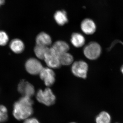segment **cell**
<instances>
[{
  "label": "cell",
  "mask_w": 123,
  "mask_h": 123,
  "mask_svg": "<svg viewBox=\"0 0 123 123\" xmlns=\"http://www.w3.org/2000/svg\"><path fill=\"white\" fill-rule=\"evenodd\" d=\"M54 17L56 22L60 25H63L68 22L67 14L64 10L56 11Z\"/></svg>",
  "instance_id": "14"
},
{
  "label": "cell",
  "mask_w": 123,
  "mask_h": 123,
  "mask_svg": "<svg viewBox=\"0 0 123 123\" xmlns=\"http://www.w3.org/2000/svg\"><path fill=\"white\" fill-rule=\"evenodd\" d=\"M33 101L30 97L23 96L13 105V115L18 121L30 118L33 113Z\"/></svg>",
  "instance_id": "1"
},
{
  "label": "cell",
  "mask_w": 123,
  "mask_h": 123,
  "mask_svg": "<svg viewBox=\"0 0 123 123\" xmlns=\"http://www.w3.org/2000/svg\"><path fill=\"white\" fill-rule=\"evenodd\" d=\"M9 40L8 36L4 31H0V46L6 45Z\"/></svg>",
  "instance_id": "19"
},
{
  "label": "cell",
  "mask_w": 123,
  "mask_h": 123,
  "mask_svg": "<svg viewBox=\"0 0 123 123\" xmlns=\"http://www.w3.org/2000/svg\"><path fill=\"white\" fill-rule=\"evenodd\" d=\"M81 28L84 33L87 35H91L95 32L96 26L94 22L89 18H86L82 22Z\"/></svg>",
  "instance_id": "9"
},
{
  "label": "cell",
  "mask_w": 123,
  "mask_h": 123,
  "mask_svg": "<svg viewBox=\"0 0 123 123\" xmlns=\"http://www.w3.org/2000/svg\"><path fill=\"white\" fill-rule=\"evenodd\" d=\"M75 123V122H71V123Z\"/></svg>",
  "instance_id": "23"
},
{
  "label": "cell",
  "mask_w": 123,
  "mask_h": 123,
  "mask_svg": "<svg viewBox=\"0 0 123 123\" xmlns=\"http://www.w3.org/2000/svg\"><path fill=\"white\" fill-rule=\"evenodd\" d=\"M5 0H0V7L5 4Z\"/></svg>",
  "instance_id": "21"
},
{
  "label": "cell",
  "mask_w": 123,
  "mask_h": 123,
  "mask_svg": "<svg viewBox=\"0 0 123 123\" xmlns=\"http://www.w3.org/2000/svg\"><path fill=\"white\" fill-rule=\"evenodd\" d=\"M40 77L47 86L53 85L55 82V74L52 68H44L40 73Z\"/></svg>",
  "instance_id": "7"
},
{
  "label": "cell",
  "mask_w": 123,
  "mask_h": 123,
  "mask_svg": "<svg viewBox=\"0 0 123 123\" xmlns=\"http://www.w3.org/2000/svg\"><path fill=\"white\" fill-rule=\"evenodd\" d=\"M121 72L123 74V66H121Z\"/></svg>",
  "instance_id": "22"
},
{
  "label": "cell",
  "mask_w": 123,
  "mask_h": 123,
  "mask_svg": "<svg viewBox=\"0 0 123 123\" xmlns=\"http://www.w3.org/2000/svg\"><path fill=\"white\" fill-rule=\"evenodd\" d=\"M18 91L23 96H26L31 98L35 93V90L33 85L25 80L20 82L18 88Z\"/></svg>",
  "instance_id": "8"
},
{
  "label": "cell",
  "mask_w": 123,
  "mask_h": 123,
  "mask_svg": "<svg viewBox=\"0 0 123 123\" xmlns=\"http://www.w3.org/2000/svg\"><path fill=\"white\" fill-rule=\"evenodd\" d=\"M49 48L48 47L36 44L34 49V51L38 59L44 60L45 55Z\"/></svg>",
  "instance_id": "15"
},
{
  "label": "cell",
  "mask_w": 123,
  "mask_h": 123,
  "mask_svg": "<svg viewBox=\"0 0 123 123\" xmlns=\"http://www.w3.org/2000/svg\"><path fill=\"white\" fill-rule=\"evenodd\" d=\"M25 123H40L37 119L35 118H29L24 120Z\"/></svg>",
  "instance_id": "20"
},
{
  "label": "cell",
  "mask_w": 123,
  "mask_h": 123,
  "mask_svg": "<svg viewBox=\"0 0 123 123\" xmlns=\"http://www.w3.org/2000/svg\"><path fill=\"white\" fill-rule=\"evenodd\" d=\"M36 99L40 103L47 106H51L55 104L56 97L51 90L49 88L44 90H39L36 95Z\"/></svg>",
  "instance_id": "2"
},
{
  "label": "cell",
  "mask_w": 123,
  "mask_h": 123,
  "mask_svg": "<svg viewBox=\"0 0 123 123\" xmlns=\"http://www.w3.org/2000/svg\"><path fill=\"white\" fill-rule=\"evenodd\" d=\"M59 57L61 65L66 66L70 65L73 62V57L71 54L68 52L59 55Z\"/></svg>",
  "instance_id": "16"
},
{
  "label": "cell",
  "mask_w": 123,
  "mask_h": 123,
  "mask_svg": "<svg viewBox=\"0 0 123 123\" xmlns=\"http://www.w3.org/2000/svg\"><path fill=\"white\" fill-rule=\"evenodd\" d=\"M52 47L59 55L68 52L69 49V46L68 43L62 41L55 42Z\"/></svg>",
  "instance_id": "10"
},
{
  "label": "cell",
  "mask_w": 123,
  "mask_h": 123,
  "mask_svg": "<svg viewBox=\"0 0 123 123\" xmlns=\"http://www.w3.org/2000/svg\"><path fill=\"white\" fill-rule=\"evenodd\" d=\"M88 69V64L82 61L74 62L72 67L73 74L79 78L85 79L87 77Z\"/></svg>",
  "instance_id": "5"
},
{
  "label": "cell",
  "mask_w": 123,
  "mask_h": 123,
  "mask_svg": "<svg viewBox=\"0 0 123 123\" xmlns=\"http://www.w3.org/2000/svg\"><path fill=\"white\" fill-rule=\"evenodd\" d=\"M102 48L98 43L91 42L84 48V53L86 58L93 60L97 59L101 55Z\"/></svg>",
  "instance_id": "3"
},
{
  "label": "cell",
  "mask_w": 123,
  "mask_h": 123,
  "mask_svg": "<svg viewBox=\"0 0 123 123\" xmlns=\"http://www.w3.org/2000/svg\"><path fill=\"white\" fill-rule=\"evenodd\" d=\"M95 120L96 123H111V117L109 113L103 111L98 115Z\"/></svg>",
  "instance_id": "17"
},
{
  "label": "cell",
  "mask_w": 123,
  "mask_h": 123,
  "mask_svg": "<svg viewBox=\"0 0 123 123\" xmlns=\"http://www.w3.org/2000/svg\"><path fill=\"white\" fill-rule=\"evenodd\" d=\"M36 44L48 47L52 43V39L50 36L44 32L39 33L36 39Z\"/></svg>",
  "instance_id": "11"
},
{
  "label": "cell",
  "mask_w": 123,
  "mask_h": 123,
  "mask_svg": "<svg viewBox=\"0 0 123 123\" xmlns=\"http://www.w3.org/2000/svg\"></svg>",
  "instance_id": "24"
},
{
  "label": "cell",
  "mask_w": 123,
  "mask_h": 123,
  "mask_svg": "<svg viewBox=\"0 0 123 123\" xmlns=\"http://www.w3.org/2000/svg\"><path fill=\"white\" fill-rule=\"evenodd\" d=\"M71 42L74 47L80 48L85 44V39L80 33H74L71 36Z\"/></svg>",
  "instance_id": "12"
},
{
  "label": "cell",
  "mask_w": 123,
  "mask_h": 123,
  "mask_svg": "<svg viewBox=\"0 0 123 123\" xmlns=\"http://www.w3.org/2000/svg\"><path fill=\"white\" fill-rule=\"evenodd\" d=\"M8 111L7 107L3 105H0V123H5L8 120Z\"/></svg>",
  "instance_id": "18"
},
{
  "label": "cell",
  "mask_w": 123,
  "mask_h": 123,
  "mask_svg": "<svg viewBox=\"0 0 123 123\" xmlns=\"http://www.w3.org/2000/svg\"><path fill=\"white\" fill-rule=\"evenodd\" d=\"M10 47L14 52L18 54L24 50V45L22 41L18 39H15L10 42Z\"/></svg>",
  "instance_id": "13"
},
{
  "label": "cell",
  "mask_w": 123,
  "mask_h": 123,
  "mask_svg": "<svg viewBox=\"0 0 123 123\" xmlns=\"http://www.w3.org/2000/svg\"><path fill=\"white\" fill-rule=\"evenodd\" d=\"M44 60L48 68H59L61 65L59 55L55 52L52 47L49 48L47 52Z\"/></svg>",
  "instance_id": "4"
},
{
  "label": "cell",
  "mask_w": 123,
  "mask_h": 123,
  "mask_svg": "<svg viewBox=\"0 0 123 123\" xmlns=\"http://www.w3.org/2000/svg\"><path fill=\"white\" fill-rule=\"evenodd\" d=\"M25 66L26 71L33 75L39 74L43 68L40 62L35 58H31L28 60Z\"/></svg>",
  "instance_id": "6"
}]
</instances>
